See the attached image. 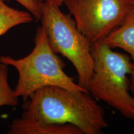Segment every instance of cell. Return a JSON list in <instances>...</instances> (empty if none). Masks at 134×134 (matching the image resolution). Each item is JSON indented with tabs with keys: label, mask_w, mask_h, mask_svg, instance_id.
<instances>
[{
	"label": "cell",
	"mask_w": 134,
	"mask_h": 134,
	"mask_svg": "<svg viewBox=\"0 0 134 134\" xmlns=\"http://www.w3.org/2000/svg\"><path fill=\"white\" fill-rule=\"evenodd\" d=\"M94 68L88 91L95 99L105 102L122 116L134 120V99L129 93L132 62L103 41L91 45Z\"/></svg>",
	"instance_id": "obj_3"
},
{
	"label": "cell",
	"mask_w": 134,
	"mask_h": 134,
	"mask_svg": "<svg viewBox=\"0 0 134 134\" xmlns=\"http://www.w3.org/2000/svg\"><path fill=\"white\" fill-rule=\"evenodd\" d=\"M45 1L50 3V4L58 6V7H60L63 5L64 0H45Z\"/></svg>",
	"instance_id": "obj_12"
},
{
	"label": "cell",
	"mask_w": 134,
	"mask_h": 134,
	"mask_svg": "<svg viewBox=\"0 0 134 134\" xmlns=\"http://www.w3.org/2000/svg\"><path fill=\"white\" fill-rule=\"evenodd\" d=\"M26 8L36 21L41 20L45 0H14Z\"/></svg>",
	"instance_id": "obj_10"
},
{
	"label": "cell",
	"mask_w": 134,
	"mask_h": 134,
	"mask_svg": "<svg viewBox=\"0 0 134 134\" xmlns=\"http://www.w3.org/2000/svg\"><path fill=\"white\" fill-rule=\"evenodd\" d=\"M18 98L8 83V65L0 62V107L17 106Z\"/></svg>",
	"instance_id": "obj_9"
},
{
	"label": "cell",
	"mask_w": 134,
	"mask_h": 134,
	"mask_svg": "<svg viewBox=\"0 0 134 134\" xmlns=\"http://www.w3.org/2000/svg\"><path fill=\"white\" fill-rule=\"evenodd\" d=\"M0 62L12 66L18 71L19 78L14 93L24 101L38 89L47 86L61 87L73 92H88L64 71L65 64L50 47L46 29L42 24L37 30L34 47L29 55L19 59L1 55Z\"/></svg>",
	"instance_id": "obj_2"
},
{
	"label": "cell",
	"mask_w": 134,
	"mask_h": 134,
	"mask_svg": "<svg viewBox=\"0 0 134 134\" xmlns=\"http://www.w3.org/2000/svg\"><path fill=\"white\" fill-rule=\"evenodd\" d=\"M33 20L29 12L15 9L0 0V36L14 27L31 23Z\"/></svg>",
	"instance_id": "obj_8"
},
{
	"label": "cell",
	"mask_w": 134,
	"mask_h": 134,
	"mask_svg": "<svg viewBox=\"0 0 134 134\" xmlns=\"http://www.w3.org/2000/svg\"><path fill=\"white\" fill-rule=\"evenodd\" d=\"M103 41L110 48H119L127 52L134 64V3L122 24Z\"/></svg>",
	"instance_id": "obj_7"
},
{
	"label": "cell",
	"mask_w": 134,
	"mask_h": 134,
	"mask_svg": "<svg viewBox=\"0 0 134 134\" xmlns=\"http://www.w3.org/2000/svg\"><path fill=\"white\" fill-rule=\"evenodd\" d=\"M60 8L45 1L41 24L46 29L50 47L73 64L78 75V84L88 91L94 68L91 43L78 29L71 14L63 13Z\"/></svg>",
	"instance_id": "obj_4"
},
{
	"label": "cell",
	"mask_w": 134,
	"mask_h": 134,
	"mask_svg": "<svg viewBox=\"0 0 134 134\" xmlns=\"http://www.w3.org/2000/svg\"><path fill=\"white\" fill-rule=\"evenodd\" d=\"M8 134H83L78 127L71 124H48L19 118L13 120Z\"/></svg>",
	"instance_id": "obj_6"
},
{
	"label": "cell",
	"mask_w": 134,
	"mask_h": 134,
	"mask_svg": "<svg viewBox=\"0 0 134 134\" xmlns=\"http://www.w3.org/2000/svg\"><path fill=\"white\" fill-rule=\"evenodd\" d=\"M130 77V90L132 91V96L134 99V64L132 62L131 71H130L129 74Z\"/></svg>",
	"instance_id": "obj_11"
},
{
	"label": "cell",
	"mask_w": 134,
	"mask_h": 134,
	"mask_svg": "<svg viewBox=\"0 0 134 134\" xmlns=\"http://www.w3.org/2000/svg\"><path fill=\"white\" fill-rule=\"evenodd\" d=\"M134 0H64L79 31L91 43L103 41L118 27Z\"/></svg>",
	"instance_id": "obj_5"
},
{
	"label": "cell",
	"mask_w": 134,
	"mask_h": 134,
	"mask_svg": "<svg viewBox=\"0 0 134 134\" xmlns=\"http://www.w3.org/2000/svg\"><path fill=\"white\" fill-rule=\"evenodd\" d=\"M23 106L22 118L48 124H71L83 134H99L108 127L103 108L89 92L47 86L38 89Z\"/></svg>",
	"instance_id": "obj_1"
}]
</instances>
